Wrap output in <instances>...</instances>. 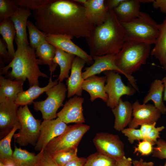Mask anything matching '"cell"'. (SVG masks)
<instances>
[{
	"label": "cell",
	"instance_id": "obj_1",
	"mask_svg": "<svg viewBox=\"0 0 166 166\" xmlns=\"http://www.w3.org/2000/svg\"><path fill=\"white\" fill-rule=\"evenodd\" d=\"M32 14L36 26L46 34L86 38L95 26L86 17L84 6L73 0H50Z\"/></svg>",
	"mask_w": 166,
	"mask_h": 166
},
{
	"label": "cell",
	"instance_id": "obj_2",
	"mask_svg": "<svg viewBox=\"0 0 166 166\" xmlns=\"http://www.w3.org/2000/svg\"><path fill=\"white\" fill-rule=\"evenodd\" d=\"M86 39L92 57L116 55L126 40L124 28L113 10H109L105 21L94 26L90 36Z\"/></svg>",
	"mask_w": 166,
	"mask_h": 166
},
{
	"label": "cell",
	"instance_id": "obj_3",
	"mask_svg": "<svg viewBox=\"0 0 166 166\" xmlns=\"http://www.w3.org/2000/svg\"><path fill=\"white\" fill-rule=\"evenodd\" d=\"M16 44L17 49L14 56L8 65L1 68V73H6L11 68L9 74L11 79L24 81L27 79L30 86L39 85L40 77H48L39 69V65L42 64L36 58L35 49L31 48L29 45L18 42Z\"/></svg>",
	"mask_w": 166,
	"mask_h": 166
},
{
	"label": "cell",
	"instance_id": "obj_4",
	"mask_svg": "<svg viewBox=\"0 0 166 166\" xmlns=\"http://www.w3.org/2000/svg\"><path fill=\"white\" fill-rule=\"evenodd\" d=\"M151 45L143 42L127 40L119 52L115 55L116 65L138 91L139 90L136 80L132 74L146 63L151 54Z\"/></svg>",
	"mask_w": 166,
	"mask_h": 166
},
{
	"label": "cell",
	"instance_id": "obj_5",
	"mask_svg": "<svg viewBox=\"0 0 166 166\" xmlns=\"http://www.w3.org/2000/svg\"><path fill=\"white\" fill-rule=\"evenodd\" d=\"M121 23L124 30L126 40L151 45L154 44L159 34V24L144 12H141L138 17L129 22Z\"/></svg>",
	"mask_w": 166,
	"mask_h": 166
},
{
	"label": "cell",
	"instance_id": "obj_6",
	"mask_svg": "<svg viewBox=\"0 0 166 166\" xmlns=\"http://www.w3.org/2000/svg\"><path fill=\"white\" fill-rule=\"evenodd\" d=\"M18 116L21 126L14 135L15 142L20 147L29 144L35 146L40 135L41 120L34 117L28 105L18 108Z\"/></svg>",
	"mask_w": 166,
	"mask_h": 166
},
{
	"label": "cell",
	"instance_id": "obj_7",
	"mask_svg": "<svg viewBox=\"0 0 166 166\" xmlns=\"http://www.w3.org/2000/svg\"><path fill=\"white\" fill-rule=\"evenodd\" d=\"M67 91L64 84L58 82L45 92L47 97L45 100L33 102L34 109L41 113L44 120L53 119L57 117L58 109L64 106Z\"/></svg>",
	"mask_w": 166,
	"mask_h": 166
},
{
	"label": "cell",
	"instance_id": "obj_8",
	"mask_svg": "<svg viewBox=\"0 0 166 166\" xmlns=\"http://www.w3.org/2000/svg\"><path fill=\"white\" fill-rule=\"evenodd\" d=\"M83 123L69 126L62 134L51 140L45 150L50 154L65 149L77 148L84 135L90 129Z\"/></svg>",
	"mask_w": 166,
	"mask_h": 166
},
{
	"label": "cell",
	"instance_id": "obj_9",
	"mask_svg": "<svg viewBox=\"0 0 166 166\" xmlns=\"http://www.w3.org/2000/svg\"><path fill=\"white\" fill-rule=\"evenodd\" d=\"M103 73L106 77L105 90L108 96L106 105L111 109L117 105L122 96H132L136 92L134 88L124 85L119 73L112 70Z\"/></svg>",
	"mask_w": 166,
	"mask_h": 166
},
{
	"label": "cell",
	"instance_id": "obj_10",
	"mask_svg": "<svg viewBox=\"0 0 166 166\" xmlns=\"http://www.w3.org/2000/svg\"><path fill=\"white\" fill-rule=\"evenodd\" d=\"M93 141L98 152L116 161L125 156L124 144L117 135L106 132L98 133Z\"/></svg>",
	"mask_w": 166,
	"mask_h": 166
},
{
	"label": "cell",
	"instance_id": "obj_11",
	"mask_svg": "<svg viewBox=\"0 0 166 166\" xmlns=\"http://www.w3.org/2000/svg\"><path fill=\"white\" fill-rule=\"evenodd\" d=\"M68 127L58 117L55 119L44 120L41 125L39 138L34 146L35 150H44L51 140L63 133Z\"/></svg>",
	"mask_w": 166,
	"mask_h": 166
},
{
	"label": "cell",
	"instance_id": "obj_12",
	"mask_svg": "<svg viewBox=\"0 0 166 166\" xmlns=\"http://www.w3.org/2000/svg\"><path fill=\"white\" fill-rule=\"evenodd\" d=\"M72 39L64 34H46L45 36L46 41L56 48L80 57L89 65H92L94 62L92 57L75 44Z\"/></svg>",
	"mask_w": 166,
	"mask_h": 166
},
{
	"label": "cell",
	"instance_id": "obj_13",
	"mask_svg": "<svg viewBox=\"0 0 166 166\" xmlns=\"http://www.w3.org/2000/svg\"><path fill=\"white\" fill-rule=\"evenodd\" d=\"M133 118L128 127L136 128L145 123H153L160 119L161 113L152 104H141L137 100L132 104Z\"/></svg>",
	"mask_w": 166,
	"mask_h": 166
},
{
	"label": "cell",
	"instance_id": "obj_14",
	"mask_svg": "<svg viewBox=\"0 0 166 166\" xmlns=\"http://www.w3.org/2000/svg\"><path fill=\"white\" fill-rule=\"evenodd\" d=\"M84 98L77 95L66 101L63 108L57 113V117L65 123H83L85 121L82 104Z\"/></svg>",
	"mask_w": 166,
	"mask_h": 166
},
{
	"label": "cell",
	"instance_id": "obj_15",
	"mask_svg": "<svg viewBox=\"0 0 166 166\" xmlns=\"http://www.w3.org/2000/svg\"><path fill=\"white\" fill-rule=\"evenodd\" d=\"M18 107L14 101L6 100L0 101L1 136L7 135L20 122L18 116Z\"/></svg>",
	"mask_w": 166,
	"mask_h": 166
},
{
	"label": "cell",
	"instance_id": "obj_16",
	"mask_svg": "<svg viewBox=\"0 0 166 166\" xmlns=\"http://www.w3.org/2000/svg\"><path fill=\"white\" fill-rule=\"evenodd\" d=\"M85 61L80 57L76 56L71 69V74L66 81L68 98L74 95L81 96L83 90L82 85L84 80L82 76V69Z\"/></svg>",
	"mask_w": 166,
	"mask_h": 166
},
{
	"label": "cell",
	"instance_id": "obj_17",
	"mask_svg": "<svg viewBox=\"0 0 166 166\" xmlns=\"http://www.w3.org/2000/svg\"><path fill=\"white\" fill-rule=\"evenodd\" d=\"M115 57L114 55L93 57V64L90 66L85 67V71L82 73L83 79L85 80L91 76L108 70L113 71L124 75L123 72L116 65Z\"/></svg>",
	"mask_w": 166,
	"mask_h": 166
},
{
	"label": "cell",
	"instance_id": "obj_18",
	"mask_svg": "<svg viewBox=\"0 0 166 166\" xmlns=\"http://www.w3.org/2000/svg\"><path fill=\"white\" fill-rule=\"evenodd\" d=\"M83 6L86 17L94 26H100L105 21L109 10L105 0H87Z\"/></svg>",
	"mask_w": 166,
	"mask_h": 166
},
{
	"label": "cell",
	"instance_id": "obj_19",
	"mask_svg": "<svg viewBox=\"0 0 166 166\" xmlns=\"http://www.w3.org/2000/svg\"><path fill=\"white\" fill-rule=\"evenodd\" d=\"M105 76L99 77L96 75L85 79L82 85V89L87 92L90 96V100L93 102L97 98H100L106 103L108 96L105 90Z\"/></svg>",
	"mask_w": 166,
	"mask_h": 166
},
{
	"label": "cell",
	"instance_id": "obj_20",
	"mask_svg": "<svg viewBox=\"0 0 166 166\" xmlns=\"http://www.w3.org/2000/svg\"><path fill=\"white\" fill-rule=\"evenodd\" d=\"M30 10L18 7L14 14L10 18L16 31L15 42L29 45L26 32L28 18L32 14Z\"/></svg>",
	"mask_w": 166,
	"mask_h": 166
},
{
	"label": "cell",
	"instance_id": "obj_21",
	"mask_svg": "<svg viewBox=\"0 0 166 166\" xmlns=\"http://www.w3.org/2000/svg\"><path fill=\"white\" fill-rule=\"evenodd\" d=\"M112 110L115 117L114 128L117 131H121L129 125L132 119V104L128 101H123L121 98Z\"/></svg>",
	"mask_w": 166,
	"mask_h": 166
},
{
	"label": "cell",
	"instance_id": "obj_22",
	"mask_svg": "<svg viewBox=\"0 0 166 166\" xmlns=\"http://www.w3.org/2000/svg\"><path fill=\"white\" fill-rule=\"evenodd\" d=\"M139 0H123L120 5L113 10L121 23L129 22L138 17L140 11Z\"/></svg>",
	"mask_w": 166,
	"mask_h": 166
},
{
	"label": "cell",
	"instance_id": "obj_23",
	"mask_svg": "<svg viewBox=\"0 0 166 166\" xmlns=\"http://www.w3.org/2000/svg\"><path fill=\"white\" fill-rule=\"evenodd\" d=\"M59 82L57 79L53 81L51 75L49 78L48 84L44 87H40L39 85H34L30 86L26 91L20 93L15 103L19 106L30 105L34 102V101L41 94L57 85Z\"/></svg>",
	"mask_w": 166,
	"mask_h": 166
},
{
	"label": "cell",
	"instance_id": "obj_24",
	"mask_svg": "<svg viewBox=\"0 0 166 166\" xmlns=\"http://www.w3.org/2000/svg\"><path fill=\"white\" fill-rule=\"evenodd\" d=\"M24 81H12L1 75L0 77V101L10 100L15 101L19 94L23 91Z\"/></svg>",
	"mask_w": 166,
	"mask_h": 166
},
{
	"label": "cell",
	"instance_id": "obj_25",
	"mask_svg": "<svg viewBox=\"0 0 166 166\" xmlns=\"http://www.w3.org/2000/svg\"><path fill=\"white\" fill-rule=\"evenodd\" d=\"M164 85L161 80L156 79L151 83L147 94L144 97L143 102L146 104L149 101H152L155 107L163 114L166 113V106L163 97Z\"/></svg>",
	"mask_w": 166,
	"mask_h": 166
},
{
	"label": "cell",
	"instance_id": "obj_26",
	"mask_svg": "<svg viewBox=\"0 0 166 166\" xmlns=\"http://www.w3.org/2000/svg\"><path fill=\"white\" fill-rule=\"evenodd\" d=\"M159 34L154 43L151 54L159 61L166 70V17L159 24Z\"/></svg>",
	"mask_w": 166,
	"mask_h": 166
},
{
	"label": "cell",
	"instance_id": "obj_27",
	"mask_svg": "<svg viewBox=\"0 0 166 166\" xmlns=\"http://www.w3.org/2000/svg\"><path fill=\"white\" fill-rule=\"evenodd\" d=\"M75 57L73 54L56 48L53 61L60 67V73L57 79L59 82H61L65 78H69V70Z\"/></svg>",
	"mask_w": 166,
	"mask_h": 166
},
{
	"label": "cell",
	"instance_id": "obj_28",
	"mask_svg": "<svg viewBox=\"0 0 166 166\" xmlns=\"http://www.w3.org/2000/svg\"><path fill=\"white\" fill-rule=\"evenodd\" d=\"M56 48L47 41L44 42L35 49L36 57L39 58L42 64L48 65L52 75L55 71L57 65L53 61Z\"/></svg>",
	"mask_w": 166,
	"mask_h": 166
},
{
	"label": "cell",
	"instance_id": "obj_29",
	"mask_svg": "<svg viewBox=\"0 0 166 166\" xmlns=\"http://www.w3.org/2000/svg\"><path fill=\"white\" fill-rule=\"evenodd\" d=\"M43 150L37 155L15 146L12 160L15 166H34L42 155Z\"/></svg>",
	"mask_w": 166,
	"mask_h": 166
},
{
	"label": "cell",
	"instance_id": "obj_30",
	"mask_svg": "<svg viewBox=\"0 0 166 166\" xmlns=\"http://www.w3.org/2000/svg\"><path fill=\"white\" fill-rule=\"evenodd\" d=\"M0 33L6 44L8 52L13 59L15 52L13 41L16 36V31L10 18L0 22Z\"/></svg>",
	"mask_w": 166,
	"mask_h": 166
},
{
	"label": "cell",
	"instance_id": "obj_31",
	"mask_svg": "<svg viewBox=\"0 0 166 166\" xmlns=\"http://www.w3.org/2000/svg\"><path fill=\"white\" fill-rule=\"evenodd\" d=\"M19 122L16 125L12 130L0 141V160L4 164L12 162L13 152L11 148V142L16 131L21 128Z\"/></svg>",
	"mask_w": 166,
	"mask_h": 166
},
{
	"label": "cell",
	"instance_id": "obj_32",
	"mask_svg": "<svg viewBox=\"0 0 166 166\" xmlns=\"http://www.w3.org/2000/svg\"><path fill=\"white\" fill-rule=\"evenodd\" d=\"M27 27L29 34V45L31 48L35 49L46 41V34L38 29L29 20L27 21Z\"/></svg>",
	"mask_w": 166,
	"mask_h": 166
},
{
	"label": "cell",
	"instance_id": "obj_33",
	"mask_svg": "<svg viewBox=\"0 0 166 166\" xmlns=\"http://www.w3.org/2000/svg\"><path fill=\"white\" fill-rule=\"evenodd\" d=\"M116 164L113 159L98 152L86 159L85 166H115Z\"/></svg>",
	"mask_w": 166,
	"mask_h": 166
},
{
	"label": "cell",
	"instance_id": "obj_34",
	"mask_svg": "<svg viewBox=\"0 0 166 166\" xmlns=\"http://www.w3.org/2000/svg\"><path fill=\"white\" fill-rule=\"evenodd\" d=\"M77 152V148L61 150L51 155L59 166H64L78 157Z\"/></svg>",
	"mask_w": 166,
	"mask_h": 166
},
{
	"label": "cell",
	"instance_id": "obj_35",
	"mask_svg": "<svg viewBox=\"0 0 166 166\" xmlns=\"http://www.w3.org/2000/svg\"><path fill=\"white\" fill-rule=\"evenodd\" d=\"M18 7L15 0H0V22L10 18Z\"/></svg>",
	"mask_w": 166,
	"mask_h": 166
},
{
	"label": "cell",
	"instance_id": "obj_36",
	"mask_svg": "<svg viewBox=\"0 0 166 166\" xmlns=\"http://www.w3.org/2000/svg\"><path fill=\"white\" fill-rule=\"evenodd\" d=\"M50 0H15L19 7L27 8L33 11L42 8Z\"/></svg>",
	"mask_w": 166,
	"mask_h": 166
},
{
	"label": "cell",
	"instance_id": "obj_37",
	"mask_svg": "<svg viewBox=\"0 0 166 166\" xmlns=\"http://www.w3.org/2000/svg\"><path fill=\"white\" fill-rule=\"evenodd\" d=\"M121 132L128 138V140L130 144H132L135 140H144L140 129L128 127L124 128Z\"/></svg>",
	"mask_w": 166,
	"mask_h": 166
},
{
	"label": "cell",
	"instance_id": "obj_38",
	"mask_svg": "<svg viewBox=\"0 0 166 166\" xmlns=\"http://www.w3.org/2000/svg\"><path fill=\"white\" fill-rule=\"evenodd\" d=\"M156 144V146L153 147L152 156L161 159H166V141L159 139Z\"/></svg>",
	"mask_w": 166,
	"mask_h": 166
},
{
	"label": "cell",
	"instance_id": "obj_39",
	"mask_svg": "<svg viewBox=\"0 0 166 166\" xmlns=\"http://www.w3.org/2000/svg\"><path fill=\"white\" fill-rule=\"evenodd\" d=\"M154 145L151 142L145 140L139 142L135 148L134 152L140 153L142 156H147L152 153Z\"/></svg>",
	"mask_w": 166,
	"mask_h": 166
},
{
	"label": "cell",
	"instance_id": "obj_40",
	"mask_svg": "<svg viewBox=\"0 0 166 166\" xmlns=\"http://www.w3.org/2000/svg\"><path fill=\"white\" fill-rule=\"evenodd\" d=\"M34 166H59L50 153L44 150Z\"/></svg>",
	"mask_w": 166,
	"mask_h": 166
},
{
	"label": "cell",
	"instance_id": "obj_41",
	"mask_svg": "<svg viewBox=\"0 0 166 166\" xmlns=\"http://www.w3.org/2000/svg\"><path fill=\"white\" fill-rule=\"evenodd\" d=\"M6 44L2 38H0V61L4 63H10L12 58L10 55L8 50Z\"/></svg>",
	"mask_w": 166,
	"mask_h": 166
},
{
	"label": "cell",
	"instance_id": "obj_42",
	"mask_svg": "<svg viewBox=\"0 0 166 166\" xmlns=\"http://www.w3.org/2000/svg\"><path fill=\"white\" fill-rule=\"evenodd\" d=\"M165 128L164 126L154 128L150 132L145 140H148L154 145L160 138V132Z\"/></svg>",
	"mask_w": 166,
	"mask_h": 166
},
{
	"label": "cell",
	"instance_id": "obj_43",
	"mask_svg": "<svg viewBox=\"0 0 166 166\" xmlns=\"http://www.w3.org/2000/svg\"><path fill=\"white\" fill-rule=\"evenodd\" d=\"M156 124V123H145L140 125V129L143 134L144 140H146L150 132L155 127Z\"/></svg>",
	"mask_w": 166,
	"mask_h": 166
},
{
	"label": "cell",
	"instance_id": "obj_44",
	"mask_svg": "<svg viewBox=\"0 0 166 166\" xmlns=\"http://www.w3.org/2000/svg\"><path fill=\"white\" fill-rule=\"evenodd\" d=\"M152 5L154 8L160 9L162 13L166 14V0H154Z\"/></svg>",
	"mask_w": 166,
	"mask_h": 166
},
{
	"label": "cell",
	"instance_id": "obj_45",
	"mask_svg": "<svg viewBox=\"0 0 166 166\" xmlns=\"http://www.w3.org/2000/svg\"><path fill=\"white\" fill-rule=\"evenodd\" d=\"M86 159L84 157H79L69 162L64 166H85Z\"/></svg>",
	"mask_w": 166,
	"mask_h": 166
},
{
	"label": "cell",
	"instance_id": "obj_46",
	"mask_svg": "<svg viewBox=\"0 0 166 166\" xmlns=\"http://www.w3.org/2000/svg\"><path fill=\"white\" fill-rule=\"evenodd\" d=\"M123 0H105V4L109 10H113L117 7Z\"/></svg>",
	"mask_w": 166,
	"mask_h": 166
},
{
	"label": "cell",
	"instance_id": "obj_47",
	"mask_svg": "<svg viewBox=\"0 0 166 166\" xmlns=\"http://www.w3.org/2000/svg\"><path fill=\"white\" fill-rule=\"evenodd\" d=\"M132 160L130 157L125 156L116 161L115 166H132Z\"/></svg>",
	"mask_w": 166,
	"mask_h": 166
},
{
	"label": "cell",
	"instance_id": "obj_48",
	"mask_svg": "<svg viewBox=\"0 0 166 166\" xmlns=\"http://www.w3.org/2000/svg\"><path fill=\"white\" fill-rule=\"evenodd\" d=\"M132 166H154L153 162L144 161L142 159L132 160Z\"/></svg>",
	"mask_w": 166,
	"mask_h": 166
},
{
	"label": "cell",
	"instance_id": "obj_49",
	"mask_svg": "<svg viewBox=\"0 0 166 166\" xmlns=\"http://www.w3.org/2000/svg\"><path fill=\"white\" fill-rule=\"evenodd\" d=\"M161 80L164 85L163 100L166 101V76L163 78Z\"/></svg>",
	"mask_w": 166,
	"mask_h": 166
},
{
	"label": "cell",
	"instance_id": "obj_50",
	"mask_svg": "<svg viewBox=\"0 0 166 166\" xmlns=\"http://www.w3.org/2000/svg\"><path fill=\"white\" fill-rule=\"evenodd\" d=\"M154 0H139L140 3H149L153 2Z\"/></svg>",
	"mask_w": 166,
	"mask_h": 166
},
{
	"label": "cell",
	"instance_id": "obj_51",
	"mask_svg": "<svg viewBox=\"0 0 166 166\" xmlns=\"http://www.w3.org/2000/svg\"><path fill=\"white\" fill-rule=\"evenodd\" d=\"M87 0H73L74 1L83 5L85 3Z\"/></svg>",
	"mask_w": 166,
	"mask_h": 166
},
{
	"label": "cell",
	"instance_id": "obj_52",
	"mask_svg": "<svg viewBox=\"0 0 166 166\" xmlns=\"http://www.w3.org/2000/svg\"><path fill=\"white\" fill-rule=\"evenodd\" d=\"M5 166H15L14 163L11 162L5 164Z\"/></svg>",
	"mask_w": 166,
	"mask_h": 166
},
{
	"label": "cell",
	"instance_id": "obj_53",
	"mask_svg": "<svg viewBox=\"0 0 166 166\" xmlns=\"http://www.w3.org/2000/svg\"><path fill=\"white\" fill-rule=\"evenodd\" d=\"M166 166V161L165 162L164 165L163 166Z\"/></svg>",
	"mask_w": 166,
	"mask_h": 166
},
{
	"label": "cell",
	"instance_id": "obj_54",
	"mask_svg": "<svg viewBox=\"0 0 166 166\" xmlns=\"http://www.w3.org/2000/svg\"><path fill=\"white\" fill-rule=\"evenodd\" d=\"M161 166V165H160V166Z\"/></svg>",
	"mask_w": 166,
	"mask_h": 166
}]
</instances>
